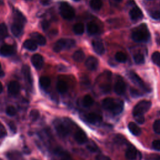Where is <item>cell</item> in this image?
<instances>
[{
    "mask_svg": "<svg viewBox=\"0 0 160 160\" xmlns=\"http://www.w3.org/2000/svg\"><path fill=\"white\" fill-rule=\"evenodd\" d=\"M6 135V131L4 126L0 122V138H3Z\"/></svg>",
    "mask_w": 160,
    "mask_h": 160,
    "instance_id": "43",
    "label": "cell"
},
{
    "mask_svg": "<svg viewBox=\"0 0 160 160\" xmlns=\"http://www.w3.org/2000/svg\"><path fill=\"white\" fill-rule=\"evenodd\" d=\"M8 34L6 26L4 23L0 24V39L5 38Z\"/></svg>",
    "mask_w": 160,
    "mask_h": 160,
    "instance_id": "33",
    "label": "cell"
},
{
    "mask_svg": "<svg viewBox=\"0 0 160 160\" xmlns=\"http://www.w3.org/2000/svg\"><path fill=\"white\" fill-rule=\"evenodd\" d=\"M41 26H42V29L44 30H46V29H48V28L49 26V22L48 21L44 20V21H42Z\"/></svg>",
    "mask_w": 160,
    "mask_h": 160,
    "instance_id": "46",
    "label": "cell"
},
{
    "mask_svg": "<svg viewBox=\"0 0 160 160\" xmlns=\"http://www.w3.org/2000/svg\"><path fill=\"white\" fill-rule=\"evenodd\" d=\"M14 48L9 44H4L0 48V54L2 56H9L14 54Z\"/></svg>",
    "mask_w": 160,
    "mask_h": 160,
    "instance_id": "18",
    "label": "cell"
},
{
    "mask_svg": "<svg viewBox=\"0 0 160 160\" xmlns=\"http://www.w3.org/2000/svg\"><path fill=\"white\" fill-rule=\"evenodd\" d=\"M131 38L137 42H147L150 38V33L147 26L145 24H141L136 27L132 31Z\"/></svg>",
    "mask_w": 160,
    "mask_h": 160,
    "instance_id": "2",
    "label": "cell"
},
{
    "mask_svg": "<svg viewBox=\"0 0 160 160\" xmlns=\"http://www.w3.org/2000/svg\"><path fill=\"white\" fill-rule=\"evenodd\" d=\"M122 0H111L112 2H114L115 3H118V2H120Z\"/></svg>",
    "mask_w": 160,
    "mask_h": 160,
    "instance_id": "52",
    "label": "cell"
},
{
    "mask_svg": "<svg viewBox=\"0 0 160 160\" xmlns=\"http://www.w3.org/2000/svg\"><path fill=\"white\" fill-rule=\"evenodd\" d=\"M128 128L129 131L134 136H139L141 133V130L140 128L133 122H130L128 124Z\"/></svg>",
    "mask_w": 160,
    "mask_h": 160,
    "instance_id": "22",
    "label": "cell"
},
{
    "mask_svg": "<svg viewBox=\"0 0 160 160\" xmlns=\"http://www.w3.org/2000/svg\"><path fill=\"white\" fill-rule=\"evenodd\" d=\"M33 160H37V159H33Z\"/></svg>",
    "mask_w": 160,
    "mask_h": 160,
    "instance_id": "56",
    "label": "cell"
},
{
    "mask_svg": "<svg viewBox=\"0 0 160 160\" xmlns=\"http://www.w3.org/2000/svg\"><path fill=\"white\" fill-rule=\"evenodd\" d=\"M73 32L77 35H81L83 34L84 31V25L82 23H77L74 25L72 28Z\"/></svg>",
    "mask_w": 160,
    "mask_h": 160,
    "instance_id": "28",
    "label": "cell"
},
{
    "mask_svg": "<svg viewBox=\"0 0 160 160\" xmlns=\"http://www.w3.org/2000/svg\"><path fill=\"white\" fill-rule=\"evenodd\" d=\"M87 31L91 35L96 34L99 31V27L94 22H90L87 24Z\"/></svg>",
    "mask_w": 160,
    "mask_h": 160,
    "instance_id": "23",
    "label": "cell"
},
{
    "mask_svg": "<svg viewBox=\"0 0 160 160\" xmlns=\"http://www.w3.org/2000/svg\"><path fill=\"white\" fill-rule=\"evenodd\" d=\"M154 160H160V155H159V154L156 155V156L154 157Z\"/></svg>",
    "mask_w": 160,
    "mask_h": 160,
    "instance_id": "49",
    "label": "cell"
},
{
    "mask_svg": "<svg viewBox=\"0 0 160 160\" xmlns=\"http://www.w3.org/2000/svg\"><path fill=\"white\" fill-rule=\"evenodd\" d=\"M151 106V102L147 100H142L139 101L134 107L132 110L133 116L137 115H144Z\"/></svg>",
    "mask_w": 160,
    "mask_h": 160,
    "instance_id": "5",
    "label": "cell"
},
{
    "mask_svg": "<svg viewBox=\"0 0 160 160\" xmlns=\"http://www.w3.org/2000/svg\"><path fill=\"white\" fill-rule=\"evenodd\" d=\"M30 37L32 40L36 42L37 44H39L40 46H44L46 43V38L42 34L38 32H32L30 34Z\"/></svg>",
    "mask_w": 160,
    "mask_h": 160,
    "instance_id": "14",
    "label": "cell"
},
{
    "mask_svg": "<svg viewBox=\"0 0 160 160\" xmlns=\"http://www.w3.org/2000/svg\"><path fill=\"white\" fill-rule=\"evenodd\" d=\"M152 128L156 133L160 134V119H157L154 122Z\"/></svg>",
    "mask_w": 160,
    "mask_h": 160,
    "instance_id": "38",
    "label": "cell"
},
{
    "mask_svg": "<svg viewBox=\"0 0 160 160\" xmlns=\"http://www.w3.org/2000/svg\"><path fill=\"white\" fill-rule=\"evenodd\" d=\"M134 118L136 121V122H138L139 124H142L144 122V115H137V116H134Z\"/></svg>",
    "mask_w": 160,
    "mask_h": 160,
    "instance_id": "42",
    "label": "cell"
},
{
    "mask_svg": "<svg viewBox=\"0 0 160 160\" xmlns=\"http://www.w3.org/2000/svg\"><path fill=\"white\" fill-rule=\"evenodd\" d=\"M2 89H3V87H2V83L0 82V94L2 92Z\"/></svg>",
    "mask_w": 160,
    "mask_h": 160,
    "instance_id": "51",
    "label": "cell"
},
{
    "mask_svg": "<svg viewBox=\"0 0 160 160\" xmlns=\"http://www.w3.org/2000/svg\"><path fill=\"white\" fill-rule=\"evenodd\" d=\"M6 114L8 116H14L16 114V108L14 106H8L6 108Z\"/></svg>",
    "mask_w": 160,
    "mask_h": 160,
    "instance_id": "39",
    "label": "cell"
},
{
    "mask_svg": "<svg viewBox=\"0 0 160 160\" xmlns=\"http://www.w3.org/2000/svg\"><path fill=\"white\" fill-rule=\"evenodd\" d=\"M84 58H85L84 52L81 49L76 51L72 55V59H74V61L78 62H82L84 60Z\"/></svg>",
    "mask_w": 160,
    "mask_h": 160,
    "instance_id": "24",
    "label": "cell"
},
{
    "mask_svg": "<svg viewBox=\"0 0 160 160\" xmlns=\"http://www.w3.org/2000/svg\"><path fill=\"white\" fill-rule=\"evenodd\" d=\"M151 59L154 62V64L160 67V52H159L155 51L151 56Z\"/></svg>",
    "mask_w": 160,
    "mask_h": 160,
    "instance_id": "32",
    "label": "cell"
},
{
    "mask_svg": "<svg viewBox=\"0 0 160 160\" xmlns=\"http://www.w3.org/2000/svg\"><path fill=\"white\" fill-rule=\"evenodd\" d=\"M74 139L79 144H84L88 141L86 134L82 130H78L74 134Z\"/></svg>",
    "mask_w": 160,
    "mask_h": 160,
    "instance_id": "17",
    "label": "cell"
},
{
    "mask_svg": "<svg viewBox=\"0 0 160 160\" xmlns=\"http://www.w3.org/2000/svg\"><path fill=\"white\" fill-rule=\"evenodd\" d=\"M133 59L134 62L137 64H141L144 62V57L141 53H137L134 54L133 56Z\"/></svg>",
    "mask_w": 160,
    "mask_h": 160,
    "instance_id": "34",
    "label": "cell"
},
{
    "mask_svg": "<svg viewBox=\"0 0 160 160\" xmlns=\"http://www.w3.org/2000/svg\"><path fill=\"white\" fill-rule=\"evenodd\" d=\"M0 69H1V63H0Z\"/></svg>",
    "mask_w": 160,
    "mask_h": 160,
    "instance_id": "54",
    "label": "cell"
},
{
    "mask_svg": "<svg viewBox=\"0 0 160 160\" xmlns=\"http://www.w3.org/2000/svg\"><path fill=\"white\" fill-rule=\"evenodd\" d=\"M73 1H79L80 0H73Z\"/></svg>",
    "mask_w": 160,
    "mask_h": 160,
    "instance_id": "53",
    "label": "cell"
},
{
    "mask_svg": "<svg viewBox=\"0 0 160 160\" xmlns=\"http://www.w3.org/2000/svg\"><path fill=\"white\" fill-rule=\"evenodd\" d=\"M23 46L24 48L31 51H34L38 48V44L32 39L26 40L23 43Z\"/></svg>",
    "mask_w": 160,
    "mask_h": 160,
    "instance_id": "21",
    "label": "cell"
},
{
    "mask_svg": "<svg viewBox=\"0 0 160 160\" xmlns=\"http://www.w3.org/2000/svg\"><path fill=\"white\" fill-rule=\"evenodd\" d=\"M96 160H111L109 157L103 155V154H99L96 157Z\"/></svg>",
    "mask_w": 160,
    "mask_h": 160,
    "instance_id": "44",
    "label": "cell"
},
{
    "mask_svg": "<svg viewBox=\"0 0 160 160\" xmlns=\"http://www.w3.org/2000/svg\"><path fill=\"white\" fill-rule=\"evenodd\" d=\"M59 12L61 16L67 20L72 19L75 16L74 8L67 2H62L59 5Z\"/></svg>",
    "mask_w": 160,
    "mask_h": 160,
    "instance_id": "4",
    "label": "cell"
},
{
    "mask_svg": "<svg viewBox=\"0 0 160 160\" xmlns=\"http://www.w3.org/2000/svg\"><path fill=\"white\" fill-rule=\"evenodd\" d=\"M39 85L42 88L46 89L48 88L51 84V80L48 77L46 76H42L39 78Z\"/></svg>",
    "mask_w": 160,
    "mask_h": 160,
    "instance_id": "26",
    "label": "cell"
},
{
    "mask_svg": "<svg viewBox=\"0 0 160 160\" xmlns=\"http://www.w3.org/2000/svg\"><path fill=\"white\" fill-rule=\"evenodd\" d=\"M126 157L129 160H134L137 156V150L133 146H130L126 151Z\"/></svg>",
    "mask_w": 160,
    "mask_h": 160,
    "instance_id": "20",
    "label": "cell"
},
{
    "mask_svg": "<svg viewBox=\"0 0 160 160\" xmlns=\"http://www.w3.org/2000/svg\"><path fill=\"white\" fill-rule=\"evenodd\" d=\"M20 90V86L17 81H11L8 86V92L13 96L18 94Z\"/></svg>",
    "mask_w": 160,
    "mask_h": 160,
    "instance_id": "15",
    "label": "cell"
},
{
    "mask_svg": "<svg viewBox=\"0 0 160 160\" xmlns=\"http://www.w3.org/2000/svg\"><path fill=\"white\" fill-rule=\"evenodd\" d=\"M54 127L58 134L61 137H66L70 132V128L68 124L64 122L60 121H56Z\"/></svg>",
    "mask_w": 160,
    "mask_h": 160,
    "instance_id": "7",
    "label": "cell"
},
{
    "mask_svg": "<svg viewBox=\"0 0 160 160\" xmlns=\"http://www.w3.org/2000/svg\"><path fill=\"white\" fill-rule=\"evenodd\" d=\"M114 141L117 144H124L126 141V139H125V138L124 136H122V135L121 134H117L114 138Z\"/></svg>",
    "mask_w": 160,
    "mask_h": 160,
    "instance_id": "37",
    "label": "cell"
},
{
    "mask_svg": "<svg viewBox=\"0 0 160 160\" xmlns=\"http://www.w3.org/2000/svg\"><path fill=\"white\" fill-rule=\"evenodd\" d=\"M152 146L155 150L160 151V139L154 140L152 142Z\"/></svg>",
    "mask_w": 160,
    "mask_h": 160,
    "instance_id": "41",
    "label": "cell"
},
{
    "mask_svg": "<svg viewBox=\"0 0 160 160\" xmlns=\"http://www.w3.org/2000/svg\"><path fill=\"white\" fill-rule=\"evenodd\" d=\"M56 88L59 92L64 93L68 90V84L65 81L60 80L58 81L56 84Z\"/></svg>",
    "mask_w": 160,
    "mask_h": 160,
    "instance_id": "25",
    "label": "cell"
},
{
    "mask_svg": "<svg viewBox=\"0 0 160 160\" xmlns=\"http://www.w3.org/2000/svg\"><path fill=\"white\" fill-rule=\"evenodd\" d=\"M128 76L129 78L137 86H138L139 88H141V89H142L143 90H144L146 92H151V89L148 86V85H146L145 84V82L141 79V78L134 72L133 71H129L128 72Z\"/></svg>",
    "mask_w": 160,
    "mask_h": 160,
    "instance_id": "6",
    "label": "cell"
},
{
    "mask_svg": "<svg viewBox=\"0 0 160 160\" xmlns=\"http://www.w3.org/2000/svg\"><path fill=\"white\" fill-rule=\"evenodd\" d=\"M25 22L18 21V20H14V22L11 26V32L16 37H18L21 36L23 32L24 29V25Z\"/></svg>",
    "mask_w": 160,
    "mask_h": 160,
    "instance_id": "8",
    "label": "cell"
},
{
    "mask_svg": "<svg viewBox=\"0 0 160 160\" xmlns=\"http://www.w3.org/2000/svg\"><path fill=\"white\" fill-rule=\"evenodd\" d=\"M4 71H3L2 69H0V78L4 76Z\"/></svg>",
    "mask_w": 160,
    "mask_h": 160,
    "instance_id": "50",
    "label": "cell"
},
{
    "mask_svg": "<svg viewBox=\"0 0 160 160\" xmlns=\"http://www.w3.org/2000/svg\"><path fill=\"white\" fill-rule=\"evenodd\" d=\"M92 46L94 52L99 54L102 55L105 52V49L102 41L99 39H95L92 41Z\"/></svg>",
    "mask_w": 160,
    "mask_h": 160,
    "instance_id": "9",
    "label": "cell"
},
{
    "mask_svg": "<svg viewBox=\"0 0 160 160\" xmlns=\"http://www.w3.org/2000/svg\"><path fill=\"white\" fill-rule=\"evenodd\" d=\"M26 1H31V0H26Z\"/></svg>",
    "mask_w": 160,
    "mask_h": 160,
    "instance_id": "55",
    "label": "cell"
},
{
    "mask_svg": "<svg viewBox=\"0 0 160 160\" xmlns=\"http://www.w3.org/2000/svg\"><path fill=\"white\" fill-rule=\"evenodd\" d=\"M102 108L114 114H120L124 108V102L121 99H114L112 98H106L102 101Z\"/></svg>",
    "mask_w": 160,
    "mask_h": 160,
    "instance_id": "1",
    "label": "cell"
},
{
    "mask_svg": "<svg viewBox=\"0 0 160 160\" xmlns=\"http://www.w3.org/2000/svg\"><path fill=\"white\" fill-rule=\"evenodd\" d=\"M22 73L23 75L26 80L29 83H32V78L31 76V72H30V69L28 65H24L22 67Z\"/></svg>",
    "mask_w": 160,
    "mask_h": 160,
    "instance_id": "29",
    "label": "cell"
},
{
    "mask_svg": "<svg viewBox=\"0 0 160 160\" xmlns=\"http://www.w3.org/2000/svg\"><path fill=\"white\" fill-rule=\"evenodd\" d=\"M130 92H131V94L133 96V97H138L139 96H140V93L138 91V90L135 89H132L131 88L130 89Z\"/></svg>",
    "mask_w": 160,
    "mask_h": 160,
    "instance_id": "47",
    "label": "cell"
},
{
    "mask_svg": "<svg viewBox=\"0 0 160 160\" xmlns=\"http://www.w3.org/2000/svg\"><path fill=\"white\" fill-rule=\"evenodd\" d=\"M86 148H88V149L89 151H90L91 152H97L99 149L97 144L92 141H90L88 142V144L86 145Z\"/></svg>",
    "mask_w": 160,
    "mask_h": 160,
    "instance_id": "35",
    "label": "cell"
},
{
    "mask_svg": "<svg viewBox=\"0 0 160 160\" xmlns=\"http://www.w3.org/2000/svg\"><path fill=\"white\" fill-rule=\"evenodd\" d=\"M86 68L90 71H94L98 66V60L94 56H89L85 61Z\"/></svg>",
    "mask_w": 160,
    "mask_h": 160,
    "instance_id": "13",
    "label": "cell"
},
{
    "mask_svg": "<svg viewBox=\"0 0 160 160\" xmlns=\"http://www.w3.org/2000/svg\"><path fill=\"white\" fill-rule=\"evenodd\" d=\"M54 153L59 158L60 160H72L70 154L61 148H58L55 149Z\"/></svg>",
    "mask_w": 160,
    "mask_h": 160,
    "instance_id": "19",
    "label": "cell"
},
{
    "mask_svg": "<svg viewBox=\"0 0 160 160\" xmlns=\"http://www.w3.org/2000/svg\"><path fill=\"white\" fill-rule=\"evenodd\" d=\"M129 15L131 20L132 21H138L142 19L143 16L142 12L139 8L136 6L132 8L129 12Z\"/></svg>",
    "mask_w": 160,
    "mask_h": 160,
    "instance_id": "12",
    "label": "cell"
},
{
    "mask_svg": "<svg viewBox=\"0 0 160 160\" xmlns=\"http://www.w3.org/2000/svg\"><path fill=\"white\" fill-rule=\"evenodd\" d=\"M76 41L72 39H60L56 42L53 50L56 52H59L64 49H69L75 46Z\"/></svg>",
    "mask_w": 160,
    "mask_h": 160,
    "instance_id": "3",
    "label": "cell"
},
{
    "mask_svg": "<svg viewBox=\"0 0 160 160\" xmlns=\"http://www.w3.org/2000/svg\"><path fill=\"white\" fill-rule=\"evenodd\" d=\"M82 103L83 106L86 107V108H88L91 106L93 103H94V100L92 99V98L90 96V95H85L82 100Z\"/></svg>",
    "mask_w": 160,
    "mask_h": 160,
    "instance_id": "27",
    "label": "cell"
},
{
    "mask_svg": "<svg viewBox=\"0 0 160 160\" xmlns=\"http://www.w3.org/2000/svg\"><path fill=\"white\" fill-rule=\"evenodd\" d=\"M41 2L43 5H47L50 2V0H41Z\"/></svg>",
    "mask_w": 160,
    "mask_h": 160,
    "instance_id": "48",
    "label": "cell"
},
{
    "mask_svg": "<svg viewBox=\"0 0 160 160\" xmlns=\"http://www.w3.org/2000/svg\"><path fill=\"white\" fill-rule=\"evenodd\" d=\"M126 89V86L124 81L121 78H119L114 86V92L118 95H122L125 92Z\"/></svg>",
    "mask_w": 160,
    "mask_h": 160,
    "instance_id": "10",
    "label": "cell"
},
{
    "mask_svg": "<svg viewBox=\"0 0 160 160\" xmlns=\"http://www.w3.org/2000/svg\"><path fill=\"white\" fill-rule=\"evenodd\" d=\"M86 119L89 123L91 124H98L102 121V117L94 112H90L86 116Z\"/></svg>",
    "mask_w": 160,
    "mask_h": 160,
    "instance_id": "16",
    "label": "cell"
},
{
    "mask_svg": "<svg viewBox=\"0 0 160 160\" xmlns=\"http://www.w3.org/2000/svg\"><path fill=\"white\" fill-rule=\"evenodd\" d=\"M32 64L33 66L37 69H40L42 68L44 65V59L43 58L41 55L39 54H34L31 59Z\"/></svg>",
    "mask_w": 160,
    "mask_h": 160,
    "instance_id": "11",
    "label": "cell"
},
{
    "mask_svg": "<svg viewBox=\"0 0 160 160\" xmlns=\"http://www.w3.org/2000/svg\"><path fill=\"white\" fill-rule=\"evenodd\" d=\"M89 4L91 8L96 11L99 10L102 5L101 0H91Z\"/></svg>",
    "mask_w": 160,
    "mask_h": 160,
    "instance_id": "30",
    "label": "cell"
},
{
    "mask_svg": "<svg viewBox=\"0 0 160 160\" xmlns=\"http://www.w3.org/2000/svg\"><path fill=\"white\" fill-rule=\"evenodd\" d=\"M115 59L119 62H125L127 60V56L122 52H118L115 54Z\"/></svg>",
    "mask_w": 160,
    "mask_h": 160,
    "instance_id": "31",
    "label": "cell"
},
{
    "mask_svg": "<svg viewBox=\"0 0 160 160\" xmlns=\"http://www.w3.org/2000/svg\"><path fill=\"white\" fill-rule=\"evenodd\" d=\"M29 117H30V119L32 121H36L39 118V111L38 110H36V109L31 110L30 113H29Z\"/></svg>",
    "mask_w": 160,
    "mask_h": 160,
    "instance_id": "36",
    "label": "cell"
},
{
    "mask_svg": "<svg viewBox=\"0 0 160 160\" xmlns=\"http://www.w3.org/2000/svg\"><path fill=\"white\" fill-rule=\"evenodd\" d=\"M149 15L150 16L156 20L160 19V11L158 10H154V11H151L149 12Z\"/></svg>",
    "mask_w": 160,
    "mask_h": 160,
    "instance_id": "40",
    "label": "cell"
},
{
    "mask_svg": "<svg viewBox=\"0 0 160 160\" xmlns=\"http://www.w3.org/2000/svg\"><path fill=\"white\" fill-rule=\"evenodd\" d=\"M8 126L9 127V128L11 129V130L13 132H16V124L12 122V121H10L8 122Z\"/></svg>",
    "mask_w": 160,
    "mask_h": 160,
    "instance_id": "45",
    "label": "cell"
}]
</instances>
